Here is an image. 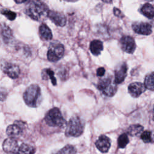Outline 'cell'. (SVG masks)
Returning <instances> with one entry per match:
<instances>
[{
	"label": "cell",
	"mask_w": 154,
	"mask_h": 154,
	"mask_svg": "<svg viewBox=\"0 0 154 154\" xmlns=\"http://www.w3.org/2000/svg\"><path fill=\"white\" fill-rule=\"evenodd\" d=\"M25 8V13L35 20H39L42 17L47 16L49 11L48 6L43 1H29Z\"/></svg>",
	"instance_id": "1"
},
{
	"label": "cell",
	"mask_w": 154,
	"mask_h": 154,
	"mask_svg": "<svg viewBox=\"0 0 154 154\" xmlns=\"http://www.w3.org/2000/svg\"><path fill=\"white\" fill-rule=\"evenodd\" d=\"M39 34L40 37L44 40H50L52 38V33L50 28L45 24L42 23L39 26Z\"/></svg>",
	"instance_id": "18"
},
{
	"label": "cell",
	"mask_w": 154,
	"mask_h": 154,
	"mask_svg": "<svg viewBox=\"0 0 154 154\" xmlns=\"http://www.w3.org/2000/svg\"><path fill=\"white\" fill-rule=\"evenodd\" d=\"M25 128L24 122L19 120L15 121L14 124L9 125L6 129V134L9 138H15L20 136Z\"/></svg>",
	"instance_id": "7"
},
{
	"label": "cell",
	"mask_w": 154,
	"mask_h": 154,
	"mask_svg": "<svg viewBox=\"0 0 154 154\" xmlns=\"http://www.w3.org/2000/svg\"><path fill=\"white\" fill-rule=\"evenodd\" d=\"M117 143H118V146L119 148H121V149L125 148L129 143V138L127 134H122V135H120L118 138Z\"/></svg>",
	"instance_id": "25"
},
{
	"label": "cell",
	"mask_w": 154,
	"mask_h": 154,
	"mask_svg": "<svg viewBox=\"0 0 154 154\" xmlns=\"http://www.w3.org/2000/svg\"><path fill=\"white\" fill-rule=\"evenodd\" d=\"M121 49L126 53L133 54L136 48V44L134 38L129 35H123L120 40Z\"/></svg>",
	"instance_id": "8"
},
{
	"label": "cell",
	"mask_w": 154,
	"mask_h": 154,
	"mask_svg": "<svg viewBox=\"0 0 154 154\" xmlns=\"http://www.w3.org/2000/svg\"><path fill=\"white\" fill-rule=\"evenodd\" d=\"M105 69L103 67H100L97 69L96 75L98 76H103L105 75Z\"/></svg>",
	"instance_id": "29"
},
{
	"label": "cell",
	"mask_w": 154,
	"mask_h": 154,
	"mask_svg": "<svg viewBox=\"0 0 154 154\" xmlns=\"http://www.w3.org/2000/svg\"><path fill=\"white\" fill-rule=\"evenodd\" d=\"M47 16L54 23L58 26H64L66 23V18L65 16L59 11L49 10Z\"/></svg>",
	"instance_id": "13"
},
{
	"label": "cell",
	"mask_w": 154,
	"mask_h": 154,
	"mask_svg": "<svg viewBox=\"0 0 154 154\" xmlns=\"http://www.w3.org/2000/svg\"><path fill=\"white\" fill-rule=\"evenodd\" d=\"M97 149L102 153H106L111 147V140L106 135H100L95 143Z\"/></svg>",
	"instance_id": "15"
},
{
	"label": "cell",
	"mask_w": 154,
	"mask_h": 154,
	"mask_svg": "<svg viewBox=\"0 0 154 154\" xmlns=\"http://www.w3.org/2000/svg\"><path fill=\"white\" fill-rule=\"evenodd\" d=\"M103 48V43L99 40H94L90 42V51L94 55L97 56L100 54Z\"/></svg>",
	"instance_id": "17"
},
{
	"label": "cell",
	"mask_w": 154,
	"mask_h": 154,
	"mask_svg": "<svg viewBox=\"0 0 154 154\" xmlns=\"http://www.w3.org/2000/svg\"><path fill=\"white\" fill-rule=\"evenodd\" d=\"M35 149L30 144L22 143L19 145L17 152L16 154H34Z\"/></svg>",
	"instance_id": "20"
},
{
	"label": "cell",
	"mask_w": 154,
	"mask_h": 154,
	"mask_svg": "<svg viewBox=\"0 0 154 154\" xmlns=\"http://www.w3.org/2000/svg\"><path fill=\"white\" fill-rule=\"evenodd\" d=\"M128 66L126 63L120 64L115 70L114 81L117 85L123 82L127 76Z\"/></svg>",
	"instance_id": "12"
},
{
	"label": "cell",
	"mask_w": 154,
	"mask_h": 154,
	"mask_svg": "<svg viewBox=\"0 0 154 154\" xmlns=\"http://www.w3.org/2000/svg\"><path fill=\"white\" fill-rule=\"evenodd\" d=\"M84 124L78 116H73L69 120L66 129V135L77 137L80 136L84 131Z\"/></svg>",
	"instance_id": "4"
},
{
	"label": "cell",
	"mask_w": 154,
	"mask_h": 154,
	"mask_svg": "<svg viewBox=\"0 0 154 154\" xmlns=\"http://www.w3.org/2000/svg\"><path fill=\"white\" fill-rule=\"evenodd\" d=\"M25 103L30 107L38 106L42 100L41 89L37 84L30 85L23 95Z\"/></svg>",
	"instance_id": "2"
},
{
	"label": "cell",
	"mask_w": 154,
	"mask_h": 154,
	"mask_svg": "<svg viewBox=\"0 0 154 154\" xmlns=\"http://www.w3.org/2000/svg\"><path fill=\"white\" fill-rule=\"evenodd\" d=\"M141 138L143 142L146 143H151L152 141L151 132L149 131H145L143 132L141 134Z\"/></svg>",
	"instance_id": "27"
},
{
	"label": "cell",
	"mask_w": 154,
	"mask_h": 154,
	"mask_svg": "<svg viewBox=\"0 0 154 154\" xmlns=\"http://www.w3.org/2000/svg\"><path fill=\"white\" fill-rule=\"evenodd\" d=\"M132 28L137 34L148 35L152 32V26L147 22H136L132 23Z\"/></svg>",
	"instance_id": "10"
},
{
	"label": "cell",
	"mask_w": 154,
	"mask_h": 154,
	"mask_svg": "<svg viewBox=\"0 0 154 154\" xmlns=\"http://www.w3.org/2000/svg\"><path fill=\"white\" fill-rule=\"evenodd\" d=\"M42 76L43 79H48L49 78L53 85H57V79L54 76V72L51 69H45L42 70Z\"/></svg>",
	"instance_id": "21"
},
{
	"label": "cell",
	"mask_w": 154,
	"mask_h": 154,
	"mask_svg": "<svg viewBox=\"0 0 154 154\" xmlns=\"http://www.w3.org/2000/svg\"><path fill=\"white\" fill-rule=\"evenodd\" d=\"M103 2H105V3H112V1H102Z\"/></svg>",
	"instance_id": "32"
},
{
	"label": "cell",
	"mask_w": 154,
	"mask_h": 154,
	"mask_svg": "<svg viewBox=\"0 0 154 154\" xmlns=\"http://www.w3.org/2000/svg\"><path fill=\"white\" fill-rule=\"evenodd\" d=\"M19 145L16 138H8L4 140L2 144V149L7 154H16Z\"/></svg>",
	"instance_id": "11"
},
{
	"label": "cell",
	"mask_w": 154,
	"mask_h": 154,
	"mask_svg": "<svg viewBox=\"0 0 154 154\" xmlns=\"http://www.w3.org/2000/svg\"><path fill=\"white\" fill-rule=\"evenodd\" d=\"M1 69L2 71L7 74L10 78L16 79L20 75V69L18 66L10 63H2L1 64Z\"/></svg>",
	"instance_id": "9"
},
{
	"label": "cell",
	"mask_w": 154,
	"mask_h": 154,
	"mask_svg": "<svg viewBox=\"0 0 154 154\" xmlns=\"http://www.w3.org/2000/svg\"><path fill=\"white\" fill-rule=\"evenodd\" d=\"M1 13L10 20H13L16 17V13L8 9H2Z\"/></svg>",
	"instance_id": "26"
},
{
	"label": "cell",
	"mask_w": 154,
	"mask_h": 154,
	"mask_svg": "<svg viewBox=\"0 0 154 154\" xmlns=\"http://www.w3.org/2000/svg\"><path fill=\"white\" fill-rule=\"evenodd\" d=\"M28 1H17V0H15L14 2L17 4H22V3H24V2H26Z\"/></svg>",
	"instance_id": "31"
},
{
	"label": "cell",
	"mask_w": 154,
	"mask_h": 154,
	"mask_svg": "<svg viewBox=\"0 0 154 154\" xmlns=\"http://www.w3.org/2000/svg\"><path fill=\"white\" fill-rule=\"evenodd\" d=\"M154 9L153 7L152 4L149 3H146L141 7L140 11L141 13L145 16L146 17L152 19L153 18L154 16Z\"/></svg>",
	"instance_id": "19"
},
{
	"label": "cell",
	"mask_w": 154,
	"mask_h": 154,
	"mask_svg": "<svg viewBox=\"0 0 154 154\" xmlns=\"http://www.w3.org/2000/svg\"><path fill=\"white\" fill-rule=\"evenodd\" d=\"M7 97V93L4 91L0 90V100L4 101Z\"/></svg>",
	"instance_id": "30"
},
{
	"label": "cell",
	"mask_w": 154,
	"mask_h": 154,
	"mask_svg": "<svg viewBox=\"0 0 154 154\" xmlns=\"http://www.w3.org/2000/svg\"><path fill=\"white\" fill-rule=\"evenodd\" d=\"M64 47L59 42H52L49 46L47 52V58L49 61L57 62L63 57Z\"/></svg>",
	"instance_id": "6"
},
{
	"label": "cell",
	"mask_w": 154,
	"mask_h": 154,
	"mask_svg": "<svg viewBox=\"0 0 154 154\" xmlns=\"http://www.w3.org/2000/svg\"><path fill=\"white\" fill-rule=\"evenodd\" d=\"M143 131V126L139 124L132 125L128 128V132L131 136H137L140 134Z\"/></svg>",
	"instance_id": "22"
},
{
	"label": "cell",
	"mask_w": 154,
	"mask_h": 154,
	"mask_svg": "<svg viewBox=\"0 0 154 154\" xmlns=\"http://www.w3.org/2000/svg\"><path fill=\"white\" fill-rule=\"evenodd\" d=\"M76 150L72 145H66L55 154H76Z\"/></svg>",
	"instance_id": "24"
},
{
	"label": "cell",
	"mask_w": 154,
	"mask_h": 154,
	"mask_svg": "<svg viewBox=\"0 0 154 154\" xmlns=\"http://www.w3.org/2000/svg\"><path fill=\"white\" fill-rule=\"evenodd\" d=\"M0 34L5 43H8L13 37L12 30L4 22L0 23Z\"/></svg>",
	"instance_id": "16"
},
{
	"label": "cell",
	"mask_w": 154,
	"mask_h": 154,
	"mask_svg": "<svg viewBox=\"0 0 154 154\" xmlns=\"http://www.w3.org/2000/svg\"><path fill=\"white\" fill-rule=\"evenodd\" d=\"M45 120L46 123L52 127H64L66 123L61 111L57 107L52 108L46 113Z\"/></svg>",
	"instance_id": "3"
},
{
	"label": "cell",
	"mask_w": 154,
	"mask_h": 154,
	"mask_svg": "<svg viewBox=\"0 0 154 154\" xmlns=\"http://www.w3.org/2000/svg\"><path fill=\"white\" fill-rule=\"evenodd\" d=\"M146 88L143 84L135 82L128 86V92L133 97H138L146 91Z\"/></svg>",
	"instance_id": "14"
},
{
	"label": "cell",
	"mask_w": 154,
	"mask_h": 154,
	"mask_svg": "<svg viewBox=\"0 0 154 154\" xmlns=\"http://www.w3.org/2000/svg\"><path fill=\"white\" fill-rule=\"evenodd\" d=\"M113 13H114V14L115 16H116L117 17H120V18L124 17L123 14V13H122V11H121L119 8H117L114 7V8H113Z\"/></svg>",
	"instance_id": "28"
},
{
	"label": "cell",
	"mask_w": 154,
	"mask_h": 154,
	"mask_svg": "<svg viewBox=\"0 0 154 154\" xmlns=\"http://www.w3.org/2000/svg\"><path fill=\"white\" fill-rule=\"evenodd\" d=\"M146 88H147L151 91H153V72H151L150 74L146 75L144 79V84Z\"/></svg>",
	"instance_id": "23"
},
{
	"label": "cell",
	"mask_w": 154,
	"mask_h": 154,
	"mask_svg": "<svg viewBox=\"0 0 154 154\" xmlns=\"http://www.w3.org/2000/svg\"><path fill=\"white\" fill-rule=\"evenodd\" d=\"M97 87L103 94L108 97L113 96L117 90V85L111 76L100 79Z\"/></svg>",
	"instance_id": "5"
}]
</instances>
